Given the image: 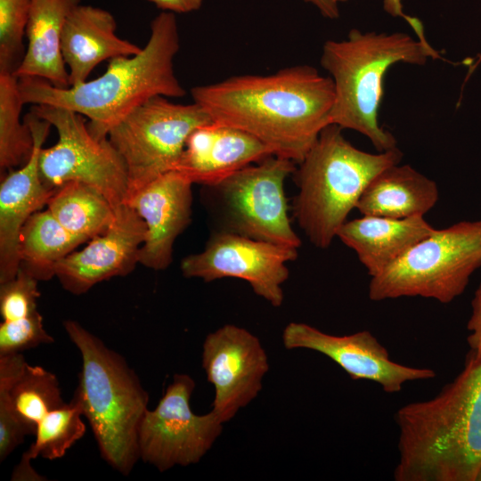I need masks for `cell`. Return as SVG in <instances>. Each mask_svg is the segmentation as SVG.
Returning <instances> with one entry per match:
<instances>
[{
    "label": "cell",
    "instance_id": "obj_1",
    "mask_svg": "<svg viewBox=\"0 0 481 481\" xmlns=\"http://www.w3.org/2000/svg\"><path fill=\"white\" fill-rule=\"evenodd\" d=\"M213 121L240 129L273 155L298 164L320 133L331 124V78L310 65L268 75H238L191 89Z\"/></svg>",
    "mask_w": 481,
    "mask_h": 481
},
{
    "label": "cell",
    "instance_id": "obj_2",
    "mask_svg": "<svg viewBox=\"0 0 481 481\" xmlns=\"http://www.w3.org/2000/svg\"><path fill=\"white\" fill-rule=\"evenodd\" d=\"M395 420V481H479L481 356L469 355L436 396L402 406Z\"/></svg>",
    "mask_w": 481,
    "mask_h": 481
},
{
    "label": "cell",
    "instance_id": "obj_3",
    "mask_svg": "<svg viewBox=\"0 0 481 481\" xmlns=\"http://www.w3.org/2000/svg\"><path fill=\"white\" fill-rule=\"evenodd\" d=\"M179 48L175 14L160 12L151 23L148 42L137 54L112 59L97 78L67 88L39 77H20L21 97L25 104L61 107L87 118L91 133L104 139L112 127L150 99L186 94L174 69Z\"/></svg>",
    "mask_w": 481,
    "mask_h": 481
},
{
    "label": "cell",
    "instance_id": "obj_4",
    "mask_svg": "<svg viewBox=\"0 0 481 481\" xmlns=\"http://www.w3.org/2000/svg\"><path fill=\"white\" fill-rule=\"evenodd\" d=\"M429 59L442 56L428 40L404 32L353 29L346 38L326 40L320 63L334 86L331 124L366 136L379 152L396 148L395 137L379 120L385 77L396 63L421 66Z\"/></svg>",
    "mask_w": 481,
    "mask_h": 481
},
{
    "label": "cell",
    "instance_id": "obj_5",
    "mask_svg": "<svg viewBox=\"0 0 481 481\" xmlns=\"http://www.w3.org/2000/svg\"><path fill=\"white\" fill-rule=\"evenodd\" d=\"M64 330L78 349L82 366L73 394L87 420L102 458L128 476L140 460L138 431L149 395L126 359L73 320Z\"/></svg>",
    "mask_w": 481,
    "mask_h": 481
},
{
    "label": "cell",
    "instance_id": "obj_6",
    "mask_svg": "<svg viewBox=\"0 0 481 481\" xmlns=\"http://www.w3.org/2000/svg\"><path fill=\"white\" fill-rule=\"evenodd\" d=\"M402 158L398 147L371 153L355 147L338 126L323 128L293 173L298 192L292 213L309 241L328 249L371 180Z\"/></svg>",
    "mask_w": 481,
    "mask_h": 481
},
{
    "label": "cell",
    "instance_id": "obj_7",
    "mask_svg": "<svg viewBox=\"0 0 481 481\" xmlns=\"http://www.w3.org/2000/svg\"><path fill=\"white\" fill-rule=\"evenodd\" d=\"M481 267V219L435 229L371 277L372 301L421 297L447 304L461 295Z\"/></svg>",
    "mask_w": 481,
    "mask_h": 481
},
{
    "label": "cell",
    "instance_id": "obj_8",
    "mask_svg": "<svg viewBox=\"0 0 481 481\" xmlns=\"http://www.w3.org/2000/svg\"><path fill=\"white\" fill-rule=\"evenodd\" d=\"M211 121L194 102L181 104L155 96L112 127L108 138L127 173L126 200L158 176L175 170L191 134Z\"/></svg>",
    "mask_w": 481,
    "mask_h": 481
},
{
    "label": "cell",
    "instance_id": "obj_9",
    "mask_svg": "<svg viewBox=\"0 0 481 481\" xmlns=\"http://www.w3.org/2000/svg\"><path fill=\"white\" fill-rule=\"evenodd\" d=\"M295 169L292 160L271 155L207 186L221 219L220 230L298 249L301 240L289 216L284 188Z\"/></svg>",
    "mask_w": 481,
    "mask_h": 481
},
{
    "label": "cell",
    "instance_id": "obj_10",
    "mask_svg": "<svg viewBox=\"0 0 481 481\" xmlns=\"http://www.w3.org/2000/svg\"><path fill=\"white\" fill-rule=\"evenodd\" d=\"M30 111L54 126L58 140L42 148L39 171L52 189L77 181L100 191L114 208L125 203L128 180L125 163L109 138L94 136L84 116L46 104L33 105Z\"/></svg>",
    "mask_w": 481,
    "mask_h": 481
},
{
    "label": "cell",
    "instance_id": "obj_11",
    "mask_svg": "<svg viewBox=\"0 0 481 481\" xmlns=\"http://www.w3.org/2000/svg\"><path fill=\"white\" fill-rule=\"evenodd\" d=\"M193 379L175 374L153 410L148 409L138 431L139 458L164 472L198 463L220 436L223 424L214 412L194 413Z\"/></svg>",
    "mask_w": 481,
    "mask_h": 481
},
{
    "label": "cell",
    "instance_id": "obj_12",
    "mask_svg": "<svg viewBox=\"0 0 481 481\" xmlns=\"http://www.w3.org/2000/svg\"><path fill=\"white\" fill-rule=\"evenodd\" d=\"M298 249L219 230L201 252L185 257L180 269L184 277L206 282L243 280L255 294L279 307L284 301L281 286L289 274L287 264L298 257Z\"/></svg>",
    "mask_w": 481,
    "mask_h": 481
},
{
    "label": "cell",
    "instance_id": "obj_13",
    "mask_svg": "<svg viewBox=\"0 0 481 481\" xmlns=\"http://www.w3.org/2000/svg\"><path fill=\"white\" fill-rule=\"evenodd\" d=\"M201 359L207 379L215 388L211 411L222 423L257 396L269 371L268 356L258 338L233 324L206 337Z\"/></svg>",
    "mask_w": 481,
    "mask_h": 481
},
{
    "label": "cell",
    "instance_id": "obj_14",
    "mask_svg": "<svg viewBox=\"0 0 481 481\" xmlns=\"http://www.w3.org/2000/svg\"><path fill=\"white\" fill-rule=\"evenodd\" d=\"M286 349H309L324 355L343 369L352 379L371 380L389 394L398 393L409 381L434 379L429 368L404 365L390 359L386 347L369 330L336 336L309 324L289 322L283 330Z\"/></svg>",
    "mask_w": 481,
    "mask_h": 481
},
{
    "label": "cell",
    "instance_id": "obj_15",
    "mask_svg": "<svg viewBox=\"0 0 481 481\" xmlns=\"http://www.w3.org/2000/svg\"><path fill=\"white\" fill-rule=\"evenodd\" d=\"M146 236V225L126 203L116 208L109 229L73 251L56 266L55 276L69 292L80 295L95 284L115 276H125L139 263V251Z\"/></svg>",
    "mask_w": 481,
    "mask_h": 481
},
{
    "label": "cell",
    "instance_id": "obj_16",
    "mask_svg": "<svg viewBox=\"0 0 481 481\" xmlns=\"http://www.w3.org/2000/svg\"><path fill=\"white\" fill-rule=\"evenodd\" d=\"M24 120L32 133V153L19 169L8 171L0 184V283L16 276L20 231L55 191L44 183L39 171L40 152L52 125L31 111Z\"/></svg>",
    "mask_w": 481,
    "mask_h": 481
},
{
    "label": "cell",
    "instance_id": "obj_17",
    "mask_svg": "<svg viewBox=\"0 0 481 481\" xmlns=\"http://www.w3.org/2000/svg\"><path fill=\"white\" fill-rule=\"evenodd\" d=\"M192 184L183 174L172 170L126 200L125 203L136 211L146 225L139 264L157 271L170 265L175 240L191 222Z\"/></svg>",
    "mask_w": 481,
    "mask_h": 481
},
{
    "label": "cell",
    "instance_id": "obj_18",
    "mask_svg": "<svg viewBox=\"0 0 481 481\" xmlns=\"http://www.w3.org/2000/svg\"><path fill=\"white\" fill-rule=\"evenodd\" d=\"M271 155L272 151L255 136L211 121L191 134L175 171L193 184L207 187Z\"/></svg>",
    "mask_w": 481,
    "mask_h": 481
},
{
    "label": "cell",
    "instance_id": "obj_19",
    "mask_svg": "<svg viewBox=\"0 0 481 481\" xmlns=\"http://www.w3.org/2000/svg\"><path fill=\"white\" fill-rule=\"evenodd\" d=\"M117 21L109 11L79 4L67 18L61 36V54L69 71V86L87 80L104 61L133 56L141 46L116 34Z\"/></svg>",
    "mask_w": 481,
    "mask_h": 481
},
{
    "label": "cell",
    "instance_id": "obj_20",
    "mask_svg": "<svg viewBox=\"0 0 481 481\" xmlns=\"http://www.w3.org/2000/svg\"><path fill=\"white\" fill-rule=\"evenodd\" d=\"M436 228L424 216L390 218L362 215L346 220L337 233L372 277L401 257Z\"/></svg>",
    "mask_w": 481,
    "mask_h": 481
},
{
    "label": "cell",
    "instance_id": "obj_21",
    "mask_svg": "<svg viewBox=\"0 0 481 481\" xmlns=\"http://www.w3.org/2000/svg\"><path fill=\"white\" fill-rule=\"evenodd\" d=\"M80 2L30 0L26 29L28 45L15 77H39L59 88L69 86V71L61 54V36L68 16Z\"/></svg>",
    "mask_w": 481,
    "mask_h": 481
},
{
    "label": "cell",
    "instance_id": "obj_22",
    "mask_svg": "<svg viewBox=\"0 0 481 481\" xmlns=\"http://www.w3.org/2000/svg\"><path fill=\"white\" fill-rule=\"evenodd\" d=\"M64 404L55 374L29 364L22 353L0 355V410L12 412L31 435L47 413Z\"/></svg>",
    "mask_w": 481,
    "mask_h": 481
},
{
    "label": "cell",
    "instance_id": "obj_23",
    "mask_svg": "<svg viewBox=\"0 0 481 481\" xmlns=\"http://www.w3.org/2000/svg\"><path fill=\"white\" fill-rule=\"evenodd\" d=\"M439 197L435 181L408 164L380 171L363 192L356 208L362 215L390 218L424 216Z\"/></svg>",
    "mask_w": 481,
    "mask_h": 481
},
{
    "label": "cell",
    "instance_id": "obj_24",
    "mask_svg": "<svg viewBox=\"0 0 481 481\" xmlns=\"http://www.w3.org/2000/svg\"><path fill=\"white\" fill-rule=\"evenodd\" d=\"M86 241L66 230L48 209L37 211L20 231V267L38 281L50 280L57 265Z\"/></svg>",
    "mask_w": 481,
    "mask_h": 481
},
{
    "label": "cell",
    "instance_id": "obj_25",
    "mask_svg": "<svg viewBox=\"0 0 481 481\" xmlns=\"http://www.w3.org/2000/svg\"><path fill=\"white\" fill-rule=\"evenodd\" d=\"M47 209L66 230L86 241L104 233L116 216V208L100 191L77 181L57 187Z\"/></svg>",
    "mask_w": 481,
    "mask_h": 481
},
{
    "label": "cell",
    "instance_id": "obj_26",
    "mask_svg": "<svg viewBox=\"0 0 481 481\" xmlns=\"http://www.w3.org/2000/svg\"><path fill=\"white\" fill-rule=\"evenodd\" d=\"M24 102L19 78L0 73V169L1 173L22 166L30 157L34 141L20 113Z\"/></svg>",
    "mask_w": 481,
    "mask_h": 481
},
{
    "label": "cell",
    "instance_id": "obj_27",
    "mask_svg": "<svg viewBox=\"0 0 481 481\" xmlns=\"http://www.w3.org/2000/svg\"><path fill=\"white\" fill-rule=\"evenodd\" d=\"M82 410L72 396L69 403L47 413L37 425L35 440L20 461L30 463L37 457L46 460L62 458L86 433Z\"/></svg>",
    "mask_w": 481,
    "mask_h": 481
},
{
    "label": "cell",
    "instance_id": "obj_28",
    "mask_svg": "<svg viewBox=\"0 0 481 481\" xmlns=\"http://www.w3.org/2000/svg\"><path fill=\"white\" fill-rule=\"evenodd\" d=\"M30 0H0V73L14 74L26 52Z\"/></svg>",
    "mask_w": 481,
    "mask_h": 481
},
{
    "label": "cell",
    "instance_id": "obj_29",
    "mask_svg": "<svg viewBox=\"0 0 481 481\" xmlns=\"http://www.w3.org/2000/svg\"><path fill=\"white\" fill-rule=\"evenodd\" d=\"M37 281L20 267L13 279L0 283V314L3 321L21 319L37 312V299L40 297Z\"/></svg>",
    "mask_w": 481,
    "mask_h": 481
},
{
    "label": "cell",
    "instance_id": "obj_30",
    "mask_svg": "<svg viewBox=\"0 0 481 481\" xmlns=\"http://www.w3.org/2000/svg\"><path fill=\"white\" fill-rule=\"evenodd\" d=\"M54 338L45 330L43 317L35 314L0 324V355L22 353L43 344H52Z\"/></svg>",
    "mask_w": 481,
    "mask_h": 481
},
{
    "label": "cell",
    "instance_id": "obj_31",
    "mask_svg": "<svg viewBox=\"0 0 481 481\" xmlns=\"http://www.w3.org/2000/svg\"><path fill=\"white\" fill-rule=\"evenodd\" d=\"M467 329L469 334L467 338L469 355L481 356V283L475 290L471 301V315L468 321Z\"/></svg>",
    "mask_w": 481,
    "mask_h": 481
},
{
    "label": "cell",
    "instance_id": "obj_32",
    "mask_svg": "<svg viewBox=\"0 0 481 481\" xmlns=\"http://www.w3.org/2000/svg\"><path fill=\"white\" fill-rule=\"evenodd\" d=\"M161 12L172 13H188L198 11L203 0H149Z\"/></svg>",
    "mask_w": 481,
    "mask_h": 481
},
{
    "label": "cell",
    "instance_id": "obj_33",
    "mask_svg": "<svg viewBox=\"0 0 481 481\" xmlns=\"http://www.w3.org/2000/svg\"><path fill=\"white\" fill-rule=\"evenodd\" d=\"M383 9L394 18H403L408 22L410 27L415 31L422 26L421 21L414 17L409 16L404 12L402 0H383Z\"/></svg>",
    "mask_w": 481,
    "mask_h": 481
},
{
    "label": "cell",
    "instance_id": "obj_34",
    "mask_svg": "<svg viewBox=\"0 0 481 481\" xmlns=\"http://www.w3.org/2000/svg\"><path fill=\"white\" fill-rule=\"evenodd\" d=\"M313 5L324 18L336 20L339 17L338 4L333 0H301Z\"/></svg>",
    "mask_w": 481,
    "mask_h": 481
},
{
    "label": "cell",
    "instance_id": "obj_35",
    "mask_svg": "<svg viewBox=\"0 0 481 481\" xmlns=\"http://www.w3.org/2000/svg\"><path fill=\"white\" fill-rule=\"evenodd\" d=\"M333 1H334L336 4H340V3H345V2H346V1H348V0H333Z\"/></svg>",
    "mask_w": 481,
    "mask_h": 481
},
{
    "label": "cell",
    "instance_id": "obj_36",
    "mask_svg": "<svg viewBox=\"0 0 481 481\" xmlns=\"http://www.w3.org/2000/svg\"><path fill=\"white\" fill-rule=\"evenodd\" d=\"M479 481H481V477H480V479H479Z\"/></svg>",
    "mask_w": 481,
    "mask_h": 481
}]
</instances>
